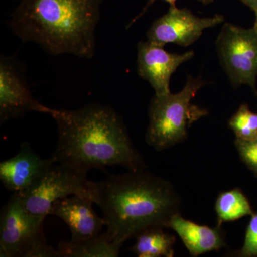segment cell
<instances>
[{
	"mask_svg": "<svg viewBox=\"0 0 257 257\" xmlns=\"http://www.w3.org/2000/svg\"><path fill=\"white\" fill-rule=\"evenodd\" d=\"M57 143L56 163L87 173L92 169L120 165L128 170L145 169L122 119L111 107L89 104L76 110L53 109Z\"/></svg>",
	"mask_w": 257,
	"mask_h": 257,
	"instance_id": "cell-1",
	"label": "cell"
},
{
	"mask_svg": "<svg viewBox=\"0 0 257 257\" xmlns=\"http://www.w3.org/2000/svg\"><path fill=\"white\" fill-rule=\"evenodd\" d=\"M94 204L102 211L106 231L122 246L145 230L168 228L180 214L181 198L168 180L142 169L95 182Z\"/></svg>",
	"mask_w": 257,
	"mask_h": 257,
	"instance_id": "cell-2",
	"label": "cell"
},
{
	"mask_svg": "<svg viewBox=\"0 0 257 257\" xmlns=\"http://www.w3.org/2000/svg\"><path fill=\"white\" fill-rule=\"evenodd\" d=\"M103 0H22L10 28L23 42H36L52 55L90 59Z\"/></svg>",
	"mask_w": 257,
	"mask_h": 257,
	"instance_id": "cell-3",
	"label": "cell"
},
{
	"mask_svg": "<svg viewBox=\"0 0 257 257\" xmlns=\"http://www.w3.org/2000/svg\"><path fill=\"white\" fill-rule=\"evenodd\" d=\"M200 77L189 76L185 86L177 94L154 96L149 109V125L145 141L160 152L184 141L193 123L208 114L192 104L198 91L204 85Z\"/></svg>",
	"mask_w": 257,
	"mask_h": 257,
	"instance_id": "cell-4",
	"label": "cell"
},
{
	"mask_svg": "<svg viewBox=\"0 0 257 257\" xmlns=\"http://www.w3.org/2000/svg\"><path fill=\"white\" fill-rule=\"evenodd\" d=\"M45 218L29 212L13 194L0 215V256L60 257L45 238Z\"/></svg>",
	"mask_w": 257,
	"mask_h": 257,
	"instance_id": "cell-5",
	"label": "cell"
},
{
	"mask_svg": "<svg viewBox=\"0 0 257 257\" xmlns=\"http://www.w3.org/2000/svg\"><path fill=\"white\" fill-rule=\"evenodd\" d=\"M86 172L60 163L52 164L33 187L18 195L24 208L35 215H50L57 201L70 196L89 198L94 203L95 182L89 180Z\"/></svg>",
	"mask_w": 257,
	"mask_h": 257,
	"instance_id": "cell-6",
	"label": "cell"
},
{
	"mask_svg": "<svg viewBox=\"0 0 257 257\" xmlns=\"http://www.w3.org/2000/svg\"><path fill=\"white\" fill-rule=\"evenodd\" d=\"M221 65L234 87L248 85L256 92L257 34L225 24L216 42Z\"/></svg>",
	"mask_w": 257,
	"mask_h": 257,
	"instance_id": "cell-7",
	"label": "cell"
},
{
	"mask_svg": "<svg viewBox=\"0 0 257 257\" xmlns=\"http://www.w3.org/2000/svg\"><path fill=\"white\" fill-rule=\"evenodd\" d=\"M224 20L222 15L199 18L186 8L170 7L149 29L147 40L164 47L169 43L188 47L197 41L206 29L217 26Z\"/></svg>",
	"mask_w": 257,
	"mask_h": 257,
	"instance_id": "cell-8",
	"label": "cell"
},
{
	"mask_svg": "<svg viewBox=\"0 0 257 257\" xmlns=\"http://www.w3.org/2000/svg\"><path fill=\"white\" fill-rule=\"evenodd\" d=\"M53 109L43 105L32 96L20 64L13 57L0 60V121L24 116L31 111L51 114Z\"/></svg>",
	"mask_w": 257,
	"mask_h": 257,
	"instance_id": "cell-9",
	"label": "cell"
},
{
	"mask_svg": "<svg viewBox=\"0 0 257 257\" xmlns=\"http://www.w3.org/2000/svg\"><path fill=\"white\" fill-rule=\"evenodd\" d=\"M194 52L171 53L164 46L153 42L142 41L138 46V72L140 77L150 83L155 95L170 94V79L181 65L192 60Z\"/></svg>",
	"mask_w": 257,
	"mask_h": 257,
	"instance_id": "cell-10",
	"label": "cell"
},
{
	"mask_svg": "<svg viewBox=\"0 0 257 257\" xmlns=\"http://www.w3.org/2000/svg\"><path fill=\"white\" fill-rule=\"evenodd\" d=\"M53 163L52 157L43 159L24 143L15 156L0 163V180L10 192H24L33 187Z\"/></svg>",
	"mask_w": 257,
	"mask_h": 257,
	"instance_id": "cell-11",
	"label": "cell"
},
{
	"mask_svg": "<svg viewBox=\"0 0 257 257\" xmlns=\"http://www.w3.org/2000/svg\"><path fill=\"white\" fill-rule=\"evenodd\" d=\"M93 203L89 198L70 196L54 204L50 215L58 216L64 221L70 230L72 240L89 239L101 234L106 226L104 218L93 209Z\"/></svg>",
	"mask_w": 257,
	"mask_h": 257,
	"instance_id": "cell-12",
	"label": "cell"
},
{
	"mask_svg": "<svg viewBox=\"0 0 257 257\" xmlns=\"http://www.w3.org/2000/svg\"><path fill=\"white\" fill-rule=\"evenodd\" d=\"M168 228L179 235L193 256L218 250L225 246L220 231L184 219L177 214L172 217Z\"/></svg>",
	"mask_w": 257,
	"mask_h": 257,
	"instance_id": "cell-13",
	"label": "cell"
},
{
	"mask_svg": "<svg viewBox=\"0 0 257 257\" xmlns=\"http://www.w3.org/2000/svg\"><path fill=\"white\" fill-rule=\"evenodd\" d=\"M121 246L106 231L89 239L62 241L57 249L60 257H116Z\"/></svg>",
	"mask_w": 257,
	"mask_h": 257,
	"instance_id": "cell-14",
	"label": "cell"
},
{
	"mask_svg": "<svg viewBox=\"0 0 257 257\" xmlns=\"http://www.w3.org/2000/svg\"><path fill=\"white\" fill-rule=\"evenodd\" d=\"M163 229L150 228L139 234L132 251L140 257L173 256L175 236L167 234Z\"/></svg>",
	"mask_w": 257,
	"mask_h": 257,
	"instance_id": "cell-15",
	"label": "cell"
},
{
	"mask_svg": "<svg viewBox=\"0 0 257 257\" xmlns=\"http://www.w3.org/2000/svg\"><path fill=\"white\" fill-rule=\"evenodd\" d=\"M215 209L219 225L252 214L248 199L238 189L221 193L216 199Z\"/></svg>",
	"mask_w": 257,
	"mask_h": 257,
	"instance_id": "cell-16",
	"label": "cell"
},
{
	"mask_svg": "<svg viewBox=\"0 0 257 257\" xmlns=\"http://www.w3.org/2000/svg\"><path fill=\"white\" fill-rule=\"evenodd\" d=\"M229 125L234 132L236 139L251 140L256 138L257 114L250 110L246 104L240 106L230 119Z\"/></svg>",
	"mask_w": 257,
	"mask_h": 257,
	"instance_id": "cell-17",
	"label": "cell"
},
{
	"mask_svg": "<svg viewBox=\"0 0 257 257\" xmlns=\"http://www.w3.org/2000/svg\"><path fill=\"white\" fill-rule=\"evenodd\" d=\"M235 145L243 162L257 173V138L251 140L236 139Z\"/></svg>",
	"mask_w": 257,
	"mask_h": 257,
	"instance_id": "cell-18",
	"label": "cell"
},
{
	"mask_svg": "<svg viewBox=\"0 0 257 257\" xmlns=\"http://www.w3.org/2000/svg\"><path fill=\"white\" fill-rule=\"evenodd\" d=\"M241 254L244 256L257 255V214L252 216L248 224Z\"/></svg>",
	"mask_w": 257,
	"mask_h": 257,
	"instance_id": "cell-19",
	"label": "cell"
},
{
	"mask_svg": "<svg viewBox=\"0 0 257 257\" xmlns=\"http://www.w3.org/2000/svg\"><path fill=\"white\" fill-rule=\"evenodd\" d=\"M156 1V0H148V2H147V5H145V8H144V9L143 11L141 12V13H140V15H138V16L136 17L133 21L131 22L130 24H128L127 28H130L131 25H133V23H135V22L137 21V20H138V19H140L141 18L142 16H143V15H145V13H146L147 10L149 9V8H150V6L152 4H153ZM164 1L167 2V3H169L170 4V7H176V3H177V0H164Z\"/></svg>",
	"mask_w": 257,
	"mask_h": 257,
	"instance_id": "cell-20",
	"label": "cell"
},
{
	"mask_svg": "<svg viewBox=\"0 0 257 257\" xmlns=\"http://www.w3.org/2000/svg\"><path fill=\"white\" fill-rule=\"evenodd\" d=\"M243 4L246 5L253 12L257 10V0H241Z\"/></svg>",
	"mask_w": 257,
	"mask_h": 257,
	"instance_id": "cell-21",
	"label": "cell"
},
{
	"mask_svg": "<svg viewBox=\"0 0 257 257\" xmlns=\"http://www.w3.org/2000/svg\"><path fill=\"white\" fill-rule=\"evenodd\" d=\"M255 13V22L254 25H253V28L254 29L255 32H256L257 34V10L254 12Z\"/></svg>",
	"mask_w": 257,
	"mask_h": 257,
	"instance_id": "cell-22",
	"label": "cell"
},
{
	"mask_svg": "<svg viewBox=\"0 0 257 257\" xmlns=\"http://www.w3.org/2000/svg\"><path fill=\"white\" fill-rule=\"evenodd\" d=\"M197 1L200 2V3H203L204 5H208L209 3H212L214 0H197Z\"/></svg>",
	"mask_w": 257,
	"mask_h": 257,
	"instance_id": "cell-23",
	"label": "cell"
},
{
	"mask_svg": "<svg viewBox=\"0 0 257 257\" xmlns=\"http://www.w3.org/2000/svg\"><path fill=\"white\" fill-rule=\"evenodd\" d=\"M256 138H257V135H256Z\"/></svg>",
	"mask_w": 257,
	"mask_h": 257,
	"instance_id": "cell-24",
	"label": "cell"
}]
</instances>
